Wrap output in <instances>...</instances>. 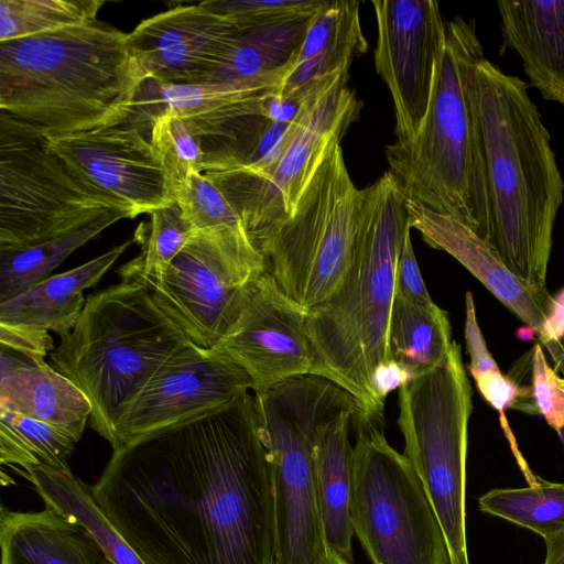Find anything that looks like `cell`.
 <instances>
[{
  "label": "cell",
  "instance_id": "6da1fadb",
  "mask_svg": "<svg viewBox=\"0 0 564 564\" xmlns=\"http://www.w3.org/2000/svg\"><path fill=\"white\" fill-rule=\"evenodd\" d=\"M91 492L144 564H275L253 394L115 448Z\"/></svg>",
  "mask_w": 564,
  "mask_h": 564
},
{
  "label": "cell",
  "instance_id": "7a4b0ae2",
  "mask_svg": "<svg viewBox=\"0 0 564 564\" xmlns=\"http://www.w3.org/2000/svg\"><path fill=\"white\" fill-rule=\"evenodd\" d=\"M477 85L490 197L488 241L552 312L546 272L564 181L551 135L525 82L485 57Z\"/></svg>",
  "mask_w": 564,
  "mask_h": 564
},
{
  "label": "cell",
  "instance_id": "3957f363",
  "mask_svg": "<svg viewBox=\"0 0 564 564\" xmlns=\"http://www.w3.org/2000/svg\"><path fill=\"white\" fill-rule=\"evenodd\" d=\"M408 228V199L387 171L366 187L361 229L344 281L326 301L307 311L311 373L350 393L359 403L360 421L369 426L381 420L384 409L375 382L378 370L391 361L389 319Z\"/></svg>",
  "mask_w": 564,
  "mask_h": 564
},
{
  "label": "cell",
  "instance_id": "277c9868",
  "mask_svg": "<svg viewBox=\"0 0 564 564\" xmlns=\"http://www.w3.org/2000/svg\"><path fill=\"white\" fill-rule=\"evenodd\" d=\"M127 36L97 20L0 42L1 113L44 138L122 120L143 82Z\"/></svg>",
  "mask_w": 564,
  "mask_h": 564
},
{
  "label": "cell",
  "instance_id": "5b68a950",
  "mask_svg": "<svg viewBox=\"0 0 564 564\" xmlns=\"http://www.w3.org/2000/svg\"><path fill=\"white\" fill-rule=\"evenodd\" d=\"M485 58L476 23L446 22L430 106L417 135L387 145L389 172L404 196L453 216L488 240L490 197L477 66Z\"/></svg>",
  "mask_w": 564,
  "mask_h": 564
},
{
  "label": "cell",
  "instance_id": "8992f818",
  "mask_svg": "<svg viewBox=\"0 0 564 564\" xmlns=\"http://www.w3.org/2000/svg\"><path fill=\"white\" fill-rule=\"evenodd\" d=\"M188 341L145 285L121 280L86 299L73 329L50 352V366L85 393L90 426L113 448L122 410Z\"/></svg>",
  "mask_w": 564,
  "mask_h": 564
},
{
  "label": "cell",
  "instance_id": "52a82bcc",
  "mask_svg": "<svg viewBox=\"0 0 564 564\" xmlns=\"http://www.w3.org/2000/svg\"><path fill=\"white\" fill-rule=\"evenodd\" d=\"M259 433L272 471L275 564H318L324 536L315 481L319 429L357 400L321 376L307 373L253 393Z\"/></svg>",
  "mask_w": 564,
  "mask_h": 564
},
{
  "label": "cell",
  "instance_id": "ba28073f",
  "mask_svg": "<svg viewBox=\"0 0 564 564\" xmlns=\"http://www.w3.org/2000/svg\"><path fill=\"white\" fill-rule=\"evenodd\" d=\"M348 72L329 75L311 88L267 164L203 172L236 210L248 238L262 256L293 214L329 148L340 142L359 117L361 102L348 86Z\"/></svg>",
  "mask_w": 564,
  "mask_h": 564
},
{
  "label": "cell",
  "instance_id": "9c48e42d",
  "mask_svg": "<svg viewBox=\"0 0 564 564\" xmlns=\"http://www.w3.org/2000/svg\"><path fill=\"white\" fill-rule=\"evenodd\" d=\"M473 390L455 340L443 364L399 388L403 455L443 530L451 564H469L466 459Z\"/></svg>",
  "mask_w": 564,
  "mask_h": 564
},
{
  "label": "cell",
  "instance_id": "30bf717a",
  "mask_svg": "<svg viewBox=\"0 0 564 564\" xmlns=\"http://www.w3.org/2000/svg\"><path fill=\"white\" fill-rule=\"evenodd\" d=\"M366 188L354 184L334 143L291 217L263 257L279 286L307 311L326 301L348 272L361 229Z\"/></svg>",
  "mask_w": 564,
  "mask_h": 564
},
{
  "label": "cell",
  "instance_id": "8fae6325",
  "mask_svg": "<svg viewBox=\"0 0 564 564\" xmlns=\"http://www.w3.org/2000/svg\"><path fill=\"white\" fill-rule=\"evenodd\" d=\"M354 445L351 521L371 564H451L437 517L414 469L376 426Z\"/></svg>",
  "mask_w": 564,
  "mask_h": 564
},
{
  "label": "cell",
  "instance_id": "7c38bea8",
  "mask_svg": "<svg viewBox=\"0 0 564 564\" xmlns=\"http://www.w3.org/2000/svg\"><path fill=\"white\" fill-rule=\"evenodd\" d=\"M117 209L89 189L31 127L0 116V251L21 249Z\"/></svg>",
  "mask_w": 564,
  "mask_h": 564
},
{
  "label": "cell",
  "instance_id": "4fadbf2b",
  "mask_svg": "<svg viewBox=\"0 0 564 564\" xmlns=\"http://www.w3.org/2000/svg\"><path fill=\"white\" fill-rule=\"evenodd\" d=\"M265 270L264 257L249 240L196 230L148 289L189 341L213 348L237 318L250 283Z\"/></svg>",
  "mask_w": 564,
  "mask_h": 564
},
{
  "label": "cell",
  "instance_id": "5bb4252c",
  "mask_svg": "<svg viewBox=\"0 0 564 564\" xmlns=\"http://www.w3.org/2000/svg\"><path fill=\"white\" fill-rule=\"evenodd\" d=\"M294 58L273 73L237 84H163L144 79L123 120L150 132L156 118L176 116L202 137L219 134L226 138L238 160L243 161L272 121L269 105L281 96Z\"/></svg>",
  "mask_w": 564,
  "mask_h": 564
},
{
  "label": "cell",
  "instance_id": "9a60e30c",
  "mask_svg": "<svg viewBox=\"0 0 564 564\" xmlns=\"http://www.w3.org/2000/svg\"><path fill=\"white\" fill-rule=\"evenodd\" d=\"M249 376L213 348L188 341L126 405L115 423L117 448L219 411L249 393Z\"/></svg>",
  "mask_w": 564,
  "mask_h": 564
},
{
  "label": "cell",
  "instance_id": "2e32d148",
  "mask_svg": "<svg viewBox=\"0 0 564 564\" xmlns=\"http://www.w3.org/2000/svg\"><path fill=\"white\" fill-rule=\"evenodd\" d=\"M45 141L83 184L128 218L175 202L171 181L150 138L123 119Z\"/></svg>",
  "mask_w": 564,
  "mask_h": 564
},
{
  "label": "cell",
  "instance_id": "e0dca14e",
  "mask_svg": "<svg viewBox=\"0 0 564 564\" xmlns=\"http://www.w3.org/2000/svg\"><path fill=\"white\" fill-rule=\"evenodd\" d=\"M375 66L391 94L398 142L420 132L433 91L446 21L434 0H373Z\"/></svg>",
  "mask_w": 564,
  "mask_h": 564
},
{
  "label": "cell",
  "instance_id": "ac0fdd59",
  "mask_svg": "<svg viewBox=\"0 0 564 564\" xmlns=\"http://www.w3.org/2000/svg\"><path fill=\"white\" fill-rule=\"evenodd\" d=\"M307 310L290 297L269 270L249 285L240 312L213 347L241 368L254 393L311 373Z\"/></svg>",
  "mask_w": 564,
  "mask_h": 564
},
{
  "label": "cell",
  "instance_id": "d6986e66",
  "mask_svg": "<svg viewBox=\"0 0 564 564\" xmlns=\"http://www.w3.org/2000/svg\"><path fill=\"white\" fill-rule=\"evenodd\" d=\"M238 29L202 3L178 6L143 20L127 44L142 80L200 83Z\"/></svg>",
  "mask_w": 564,
  "mask_h": 564
},
{
  "label": "cell",
  "instance_id": "ffe728a7",
  "mask_svg": "<svg viewBox=\"0 0 564 564\" xmlns=\"http://www.w3.org/2000/svg\"><path fill=\"white\" fill-rule=\"evenodd\" d=\"M408 199V198H406ZM409 224L431 247L463 264L507 308L519 317L546 348L564 375V345L550 325V308L503 262L492 245L459 219L408 199Z\"/></svg>",
  "mask_w": 564,
  "mask_h": 564
},
{
  "label": "cell",
  "instance_id": "44dd1931",
  "mask_svg": "<svg viewBox=\"0 0 564 564\" xmlns=\"http://www.w3.org/2000/svg\"><path fill=\"white\" fill-rule=\"evenodd\" d=\"M505 43L522 61L530 85L564 105V0H499Z\"/></svg>",
  "mask_w": 564,
  "mask_h": 564
},
{
  "label": "cell",
  "instance_id": "7402d4cb",
  "mask_svg": "<svg viewBox=\"0 0 564 564\" xmlns=\"http://www.w3.org/2000/svg\"><path fill=\"white\" fill-rule=\"evenodd\" d=\"M0 546L1 564H113L85 527L47 506L2 507Z\"/></svg>",
  "mask_w": 564,
  "mask_h": 564
},
{
  "label": "cell",
  "instance_id": "603a6c76",
  "mask_svg": "<svg viewBox=\"0 0 564 564\" xmlns=\"http://www.w3.org/2000/svg\"><path fill=\"white\" fill-rule=\"evenodd\" d=\"M367 47L360 25L359 1L327 0L311 19L280 98L302 100L327 76L349 70L352 59Z\"/></svg>",
  "mask_w": 564,
  "mask_h": 564
},
{
  "label": "cell",
  "instance_id": "cb8c5ba5",
  "mask_svg": "<svg viewBox=\"0 0 564 564\" xmlns=\"http://www.w3.org/2000/svg\"><path fill=\"white\" fill-rule=\"evenodd\" d=\"M133 240H127L74 269L50 275L0 303V324L52 330L59 337L67 335L85 306L83 292L100 281Z\"/></svg>",
  "mask_w": 564,
  "mask_h": 564
},
{
  "label": "cell",
  "instance_id": "d4e9b609",
  "mask_svg": "<svg viewBox=\"0 0 564 564\" xmlns=\"http://www.w3.org/2000/svg\"><path fill=\"white\" fill-rule=\"evenodd\" d=\"M355 412H344L324 424L315 442V481L325 547L352 563L351 500L354 446L349 438Z\"/></svg>",
  "mask_w": 564,
  "mask_h": 564
},
{
  "label": "cell",
  "instance_id": "484cf974",
  "mask_svg": "<svg viewBox=\"0 0 564 564\" xmlns=\"http://www.w3.org/2000/svg\"><path fill=\"white\" fill-rule=\"evenodd\" d=\"M0 411L58 427L78 442L93 408L73 381L47 365L0 377Z\"/></svg>",
  "mask_w": 564,
  "mask_h": 564
},
{
  "label": "cell",
  "instance_id": "4316f807",
  "mask_svg": "<svg viewBox=\"0 0 564 564\" xmlns=\"http://www.w3.org/2000/svg\"><path fill=\"white\" fill-rule=\"evenodd\" d=\"M313 15L238 30L200 83H243L286 66L300 50Z\"/></svg>",
  "mask_w": 564,
  "mask_h": 564
},
{
  "label": "cell",
  "instance_id": "83f0119b",
  "mask_svg": "<svg viewBox=\"0 0 564 564\" xmlns=\"http://www.w3.org/2000/svg\"><path fill=\"white\" fill-rule=\"evenodd\" d=\"M453 343L448 315L434 302L420 304L394 297L388 329L389 355L408 381L443 364Z\"/></svg>",
  "mask_w": 564,
  "mask_h": 564
},
{
  "label": "cell",
  "instance_id": "f1b7e54d",
  "mask_svg": "<svg viewBox=\"0 0 564 564\" xmlns=\"http://www.w3.org/2000/svg\"><path fill=\"white\" fill-rule=\"evenodd\" d=\"M22 474L45 506L85 527L113 564H144L97 505L91 486L68 466H42Z\"/></svg>",
  "mask_w": 564,
  "mask_h": 564
},
{
  "label": "cell",
  "instance_id": "f546056e",
  "mask_svg": "<svg viewBox=\"0 0 564 564\" xmlns=\"http://www.w3.org/2000/svg\"><path fill=\"white\" fill-rule=\"evenodd\" d=\"M128 218L110 209L96 219L28 247L0 251V303L26 291L50 276L70 253L115 223Z\"/></svg>",
  "mask_w": 564,
  "mask_h": 564
},
{
  "label": "cell",
  "instance_id": "4dcf8cb0",
  "mask_svg": "<svg viewBox=\"0 0 564 564\" xmlns=\"http://www.w3.org/2000/svg\"><path fill=\"white\" fill-rule=\"evenodd\" d=\"M465 341L466 350L469 356L468 371L474 378L477 389L482 398L500 416V424L511 449L520 464L529 485L535 484L538 479L533 477L524 459L522 458L512 430L508 424L506 410L520 409L533 410L527 399H532L531 389L521 388L510 376L502 375L496 360L488 350L485 337L479 327L474 296L470 291L465 295Z\"/></svg>",
  "mask_w": 564,
  "mask_h": 564
},
{
  "label": "cell",
  "instance_id": "1f68e13d",
  "mask_svg": "<svg viewBox=\"0 0 564 564\" xmlns=\"http://www.w3.org/2000/svg\"><path fill=\"white\" fill-rule=\"evenodd\" d=\"M150 216V223L140 224L133 238L141 243V253L118 270L121 280L137 281L147 288L161 281L196 231L176 200Z\"/></svg>",
  "mask_w": 564,
  "mask_h": 564
},
{
  "label": "cell",
  "instance_id": "d6a6232c",
  "mask_svg": "<svg viewBox=\"0 0 564 564\" xmlns=\"http://www.w3.org/2000/svg\"><path fill=\"white\" fill-rule=\"evenodd\" d=\"M77 441L46 423L0 411V463L23 473L35 467L68 466Z\"/></svg>",
  "mask_w": 564,
  "mask_h": 564
},
{
  "label": "cell",
  "instance_id": "836d02e7",
  "mask_svg": "<svg viewBox=\"0 0 564 564\" xmlns=\"http://www.w3.org/2000/svg\"><path fill=\"white\" fill-rule=\"evenodd\" d=\"M478 506L543 539L564 531V482L538 480L524 488L492 489L479 498Z\"/></svg>",
  "mask_w": 564,
  "mask_h": 564
},
{
  "label": "cell",
  "instance_id": "e575fe53",
  "mask_svg": "<svg viewBox=\"0 0 564 564\" xmlns=\"http://www.w3.org/2000/svg\"><path fill=\"white\" fill-rule=\"evenodd\" d=\"M100 0H0V42L97 21Z\"/></svg>",
  "mask_w": 564,
  "mask_h": 564
},
{
  "label": "cell",
  "instance_id": "d590c367",
  "mask_svg": "<svg viewBox=\"0 0 564 564\" xmlns=\"http://www.w3.org/2000/svg\"><path fill=\"white\" fill-rule=\"evenodd\" d=\"M174 196L195 230L250 241L236 210L218 187L203 173H191L174 189Z\"/></svg>",
  "mask_w": 564,
  "mask_h": 564
},
{
  "label": "cell",
  "instance_id": "8d00e7d4",
  "mask_svg": "<svg viewBox=\"0 0 564 564\" xmlns=\"http://www.w3.org/2000/svg\"><path fill=\"white\" fill-rule=\"evenodd\" d=\"M150 141L159 155L174 189L193 172L203 173L208 153L202 134L185 120L163 115L150 129Z\"/></svg>",
  "mask_w": 564,
  "mask_h": 564
},
{
  "label": "cell",
  "instance_id": "74e56055",
  "mask_svg": "<svg viewBox=\"0 0 564 564\" xmlns=\"http://www.w3.org/2000/svg\"><path fill=\"white\" fill-rule=\"evenodd\" d=\"M327 0H207L206 9L225 17L238 30L274 21L310 17Z\"/></svg>",
  "mask_w": 564,
  "mask_h": 564
},
{
  "label": "cell",
  "instance_id": "f35d334b",
  "mask_svg": "<svg viewBox=\"0 0 564 564\" xmlns=\"http://www.w3.org/2000/svg\"><path fill=\"white\" fill-rule=\"evenodd\" d=\"M48 330L0 324V377L17 369L44 367V358L54 349Z\"/></svg>",
  "mask_w": 564,
  "mask_h": 564
},
{
  "label": "cell",
  "instance_id": "ab89813d",
  "mask_svg": "<svg viewBox=\"0 0 564 564\" xmlns=\"http://www.w3.org/2000/svg\"><path fill=\"white\" fill-rule=\"evenodd\" d=\"M531 394L534 406L558 434L564 429V388L562 378L551 368L540 343L532 351Z\"/></svg>",
  "mask_w": 564,
  "mask_h": 564
},
{
  "label": "cell",
  "instance_id": "60d3db41",
  "mask_svg": "<svg viewBox=\"0 0 564 564\" xmlns=\"http://www.w3.org/2000/svg\"><path fill=\"white\" fill-rule=\"evenodd\" d=\"M411 228H408L395 270V296L420 304L432 303L430 293L422 279L421 271L414 254Z\"/></svg>",
  "mask_w": 564,
  "mask_h": 564
},
{
  "label": "cell",
  "instance_id": "b9f144b4",
  "mask_svg": "<svg viewBox=\"0 0 564 564\" xmlns=\"http://www.w3.org/2000/svg\"><path fill=\"white\" fill-rule=\"evenodd\" d=\"M545 560L543 564H564V531L544 539Z\"/></svg>",
  "mask_w": 564,
  "mask_h": 564
},
{
  "label": "cell",
  "instance_id": "7bdbcfd3",
  "mask_svg": "<svg viewBox=\"0 0 564 564\" xmlns=\"http://www.w3.org/2000/svg\"><path fill=\"white\" fill-rule=\"evenodd\" d=\"M318 564H352V563L346 561L345 558H343L341 556H339L332 550L325 547V551H324Z\"/></svg>",
  "mask_w": 564,
  "mask_h": 564
},
{
  "label": "cell",
  "instance_id": "ee69618b",
  "mask_svg": "<svg viewBox=\"0 0 564 564\" xmlns=\"http://www.w3.org/2000/svg\"><path fill=\"white\" fill-rule=\"evenodd\" d=\"M562 386H563V388H564V378H562Z\"/></svg>",
  "mask_w": 564,
  "mask_h": 564
},
{
  "label": "cell",
  "instance_id": "f6af8a7d",
  "mask_svg": "<svg viewBox=\"0 0 564 564\" xmlns=\"http://www.w3.org/2000/svg\"><path fill=\"white\" fill-rule=\"evenodd\" d=\"M562 343H563V345H564V337L562 338Z\"/></svg>",
  "mask_w": 564,
  "mask_h": 564
}]
</instances>
